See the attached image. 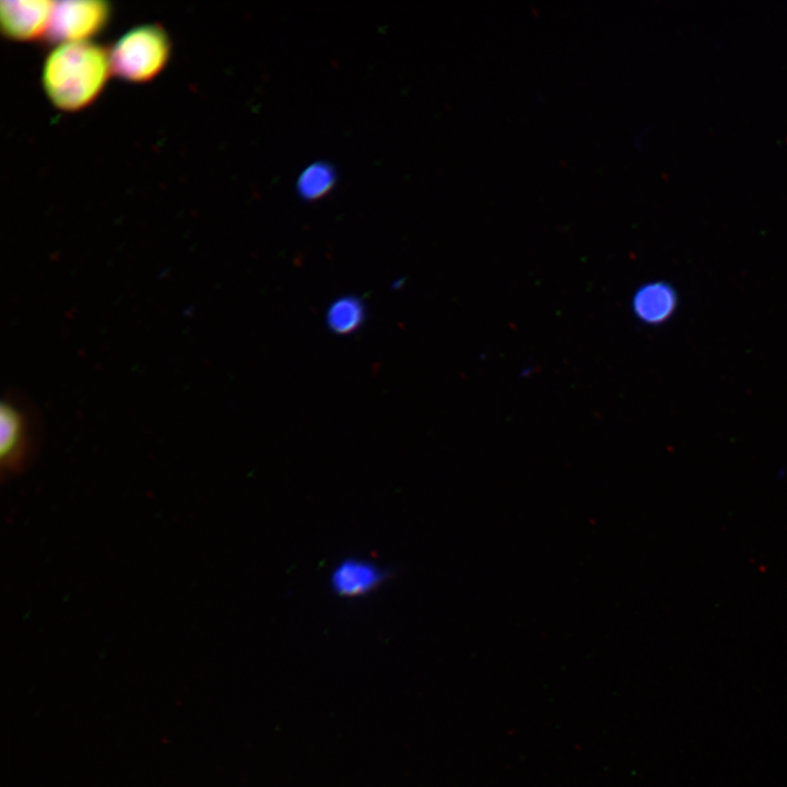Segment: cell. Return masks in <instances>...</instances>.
<instances>
[{
    "label": "cell",
    "mask_w": 787,
    "mask_h": 787,
    "mask_svg": "<svg viewBox=\"0 0 787 787\" xmlns=\"http://www.w3.org/2000/svg\"><path fill=\"white\" fill-rule=\"evenodd\" d=\"M108 51L93 42L61 43L43 66V87L51 104L64 111L91 105L111 74Z\"/></svg>",
    "instance_id": "6da1fadb"
},
{
    "label": "cell",
    "mask_w": 787,
    "mask_h": 787,
    "mask_svg": "<svg viewBox=\"0 0 787 787\" xmlns=\"http://www.w3.org/2000/svg\"><path fill=\"white\" fill-rule=\"evenodd\" d=\"M111 72L132 83L154 79L166 66L171 42L157 25H141L129 30L108 51Z\"/></svg>",
    "instance_id": "7a4b0ae2"
},
{
    "label": "cell",
    "mask_w": 787,
    "mask_h": 787,
    "mask_svg": "<svg viewBox=\"0 0 787 787\" xmlns=\"http://www.w3.org/2000/svg\"><path fill=\"white\" fill-rule=\"evenodd\" d=\"M108 3L101 0L55 1L48 37L56 44L91 42L109 19Z\"/></svg>",
    "instance_id": "3957f363"
},
{
    "label": "cell",
    "mask_w": 787,
    "mask_h": 787,
    "mask_svg": "<svg viewBox=\"0 0 787 787\" xmlns=\"http://www.w3.org/2000/svg\"><path fill=\"white\" fill-rule=\"evenodd\" d=\"M0 426L2 472L14 474L25 468L33 446L26 412L10 398L2 400Z\"/></svg>",
    "instance_id": "277c9868"
},
{
    "label": "cell",
    "mask_w": 787,
    "mask_h": 787,
    "mask_svg": "<svg viewBox=\"0 0 787 787\" xmlns=\"http://www.w3.org/2000/svg\"><path fill=\"white\" fill-rule=\"evenodd\" d=\"M55 1L5 0L0 3V23L4 35L20 42L47 36Z\"/></svg>",
    "instance_id": "5b68a950"
},
{
    "label": "cell",
    "mask_w": 787,
    "mask_h": 787,
    "mask_svg": "<svg viewBox=\"0 0 787 787\" xmlns=\"http://www.w3.org/2000/svg\"><path fill=\"white\" fill-rule=\"evenodd\" d=\"M674 289L663 281H650L641 285L632 297V312L645 325L667 321L677 308Z\"/></svg>",
    "instance_id": "8992f818"
},
{
    "label": "cell",
    "mask_w": 787,
    "mask_h": 787,
    "mask_svg": "<svg viewBox=\"0 0 787 787\" xmlns=\"http://www.w3.org/2000/svg\"><path fill=\"white\" fill-rule=\"evenodd\" d=\"M381 579L379 569L362 560H348L332 573V586L342 596H359L372 590Z\"/></svg>",
    "instance_id": "52a82bcc"
},
{
    "label": "cell",
    "mask_w": 787,
    "mask_h": 787,
    "mask_svg": "<svg viewBox=\"0 0 787 787\" xmlns=\"http://www.w3.org/2000/svg\"><path fill=\"white\" fill-rule=\"evenodd\" d=\"M365 317L364 305L357 297L344 296L334 301L326 316L332 332L344 334L359 329Z\"/></svg>",
    "instance_id": "ba28073f"
},
{
    "label": "cell",
    "mask_w": 787,
    "mask_h": 787,
    "mask_svg": "<svg viewBox=\"0 0 787 787\" xmlns=\"http://www.w3.org/2000/svg\"><path fill=\"white\" fill-rule=\"evenodd\" d=\"M334 179V172L330 165L315 163L301 173L297 179V191L304 199H318L331 190Z\"/></svg>",
    "instance_id": "9c48e42d"
}]
</instances>
